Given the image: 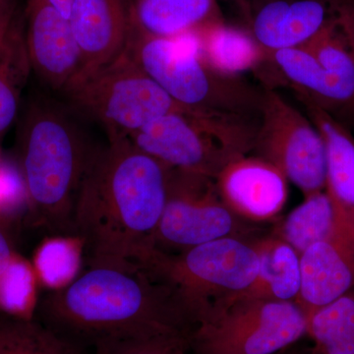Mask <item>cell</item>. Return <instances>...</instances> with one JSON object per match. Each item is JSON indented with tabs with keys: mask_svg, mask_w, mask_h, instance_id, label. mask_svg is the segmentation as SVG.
<instances>
[{
	"mask_svg": "<svg viewBox=\"0 0 354 354\" xmlns=\"http://www.w3.org/2000/svg\"><path fill=\"white\" fill-rule=\"evenodd\" d=\"M71 285L39 301L41 323L84 349L128 337L184 335L195 325L169 286L129 261L86 262Z\"/></svg>",
	"mask_w": 354,
	"mask_h": 354,
	"instance_id": "obj_1",
	"label": "cell"
},
{
	"mask_svg": "<svg viewBox=\"0 0 354 354\" xmlns=\"http://www.w3.org/2000/svg\"><path fill=\"white\" fill-rule=\"evenodd\" d=\"M171 169L127 138L92 150L73 216L74 234L85 242V263L131 261L155 246Z\"/></svg>",
	"mask_w": 354,
	"mask_h": 354,
	"instance_id": "obj_2",
	"label": "cell"
},
{
	"mask_svg": "<svg viewBox=\"0 0 354 354\" xmlns=\"http://www.w3.org/2000/svg\"><path fill=\"white\" fill-rule=\"evenodd\" d=\"M20 174L30 223L51 234H74V209L92 151L64 106L50 100L32 102L23 121Z\"/></svg>",
	"mask_w": 354,
	"mask_h": 354,
	"instance_id": "obj_3",
	"label": "cell"
},
{
	"mask_svg": "<svg viewBox=\"0 0 354 354\" xmlns=\"http://www.w3.org/2000/svg\"><path fill=\"white\" fill-rule=\"evenodd\" d=\"M125 50L184 109L243 116L260 111L263 92L211 68L200 53L195 32L158 38L133 31Z\"/></svg>",
	"mask_w": 354,
	"mask_h": 354,
	"instance_id": "obj_4",
	"label": "cell"
},
{
	"mask_svg": "<svg viewBox=\"0 0 354 354\" xmlns=\"http://www.w3.org/2000/svg\"><path fill=\"white\" fill-rule=\"evenodd\" d=\"M169 286L196 326L257 276V253L246 239L225 237L171 253L150 247L129 261ZM195 328V327H194Z\"/></svg>",
	"mask_w": 354,
	"mask_h": 354,
	"instance_id": "obj_5",
	"label": "cell"
},
{
	"mask_svg": "<svg viewBox=\"0 0 354 354\" xmlns=\"http://www.w3.org/2000/svg\"><path fill=\"white\" fill-rule=\"evenodd\" d=\"M248 116L183 109L127 139L169 169L216 178L225 165L253 151L257 127Z\"/></svg>",
	"mask_w": 354,
	"mask_h": 354,
	"instance_id": "obj_6",
	"label": "cell"
},
{
	"mask_svg": "<svg viewBox=\"0 0 354 354\" xmlns=\"http://www.w3.org/2000/svg\"><path fill=\"white\" fill-rule=\"evenodd\" d=\"M64 93L77 111L106 129L109 140L128 138L160 116L184 109L127 50L111 64L77 79Z\"/></svg>",
	"mask_w": 354,
	"mask_h": 354,
	"instance_id": "obj_7",
	"label": "cell"
},
{
	"mask_svg": "<svg viewBox=\"0 0 354 354\" xmlns=\"http://www.w3.org/2000/svg\"><path fill=\"white\" fill-rule=\"evenodd\" d=\"M307 334V318L295 301L235 300L212 309L195 326L196 354H278Z\"/></svg>",
	"mask_w": 354,
	"mask_h": 354,
	"instance_id": "obj_8",
	"label": "cell"
},
{
	"mask_svg": "<svg viewBox=\"0 0 354 354\" xmlns=\"http://www.w3.org/2000/svg\"><path fill=\"white\" fill-rule=\"evenodd\" d=\"M253 151L276 165L304 197L325 190L327 150L308 115L271 88L263 91Z\"/></svg>",
	"mask_w": 354,
	"mask_h": 354,
	"instance_id": "obj_9",
	"label": "cell"
},
{
	"mask_svg": "<svg viewBox=\"0 0 354 354\" xmlns=\"http://www.w3.org/2000/svg\"><path fill=\"white\" fill-rule=\"evenodd\" d=\"M251 227L225 206L215 179L171 169L167 202L156 230L155 247L187 250L207 242L245 239Z\"/></svg>",
	"mask_w": 354,
	"mask_h": 354,
	"instance_id": "obj_10",
	"label": "cell"
},
{
	"mask_svg": "<svg viewBox=\"0 0 354 354\" xmlns=\"http://www.w3.org/2000/svg\"><path fill=\"white\" fill-rule=\"evenodd\" d=\"M313 64L311 102L344 123L354 118V0H339L322 31L305 44Z\"/></svg>",
	"mask_w": 354,
	"mask_h": 354,
	"instance_id": "obj_11",
	"label": "cell"
},
{
	"mask_svg": "<svg viewBox=\"0 0 354 354\" xmlns=\"http://www.w3.org/2000/svg\"><path fill=\"white\" fill-rule=\"evenodd\" d=\"M300 269L301 288L297 304L307 319L354 290V225L341 211L328 239L300 254Z\"/></svg>",
	"mask_w": 354,
	"mask_h": 354,
	"instance_id": "obj_12",
	"label": "cell"
},
{
	"mask_svg": "<svg viewBox=\"0 0 354 354\" xmlns=\"http://www.w3.org/2000/svg\"><path fill=\"white\" fill-rule=\"evenodd\" d=\"M215 183L225 206L251 223L274 220L288 201V178L276 165L258 156L234 158L218 172Z\"/></svg>",
	"mask_w": 354,
	"mask_h": 354,
	"instance_id": "obj_13",
	"label": "cell"
},
{
	"mask_svg": "<svg viewBox=\"0 0 354 354\" xmlns=\"http://www.w3.org/2000/svg\"><path fill=\"white\" fill-rule=\"evenodd\" d=\"M68 20L82 57L77 80L127 50L134 30L132 0H74Z\"/></svg>",
	"mask_w": 354,
	"mask_h": 354,
	"instance_id": "obj_14",
	"label": "cell"
},
{
	"mask_svg": "<svg viewBox=\"0 0 354 354\" xmlns=\"http://www.w3.org/2000/svg\"><path fill=\"white\" fill-rule=\"evenodd\" d=\"M27 17L30 64L48 87L64 92L82 66L69 20L46 0H28Z\"/></svg>",
	"mask_w": 354,
	"mask_h": 354,
	"instance_id": "obj_15",
	"label": "cell"
},
{
	"mask_svg": "<svg viewBox=\"0 0 354 354\" xmlns=\"http://www.w3.org/2000/svg\"><path fill=\"white\" fill-rule=\"evenodd\" d=\"M339 0H260L249 10L248 31L271 57L304 46L322 31Z\"/></svg>",
	"mask_w": 354,
	"mask_h": 354,
	"instance_id": "obj_16",
	"label": "cell"
},
{
	"mask_svg": "<svg viewBox=\"0 0 354 354\" xmlns=\"http://www.w3.org/2000/svg\"><path fill=\"white\" fill-rule=\"evenodd\" d=\"M251 243L259 260L257 276L245 290L223 305L241 299L297 302L301 288L299 254L274 234Z\"/></svg>",
	"mask_w": 354,
	"mask_h": 354,
	"instance_id": "obj_17",
	"label": "cell"
},
{
	"mask_svg": "<svg viewBox=\"0 0 354 354\" xmlns=\"http://www.w3.org/2000/svg\"><path fill=\"white\" fill-rule=\"evenodd\" d=\"M195 32L202 57L221 75L241 78L247 72L262 73L265 67L272 65L271 57L247 29L221 20Z\"/></svg>",
	"mask_w": 354,
	"mask_h": 354,
	"instance_id": "obj_18",
	"label": "cell"
},
{
	"mask_svg": "<svg viewBox=\"0 0 354 354\" xmlns=\"http://www.w3.org/2000/svg\"><path fill=\"white\" fill-rule=\"evenodd\" d=\"M327 150L326 188L335 206L354 225V137L344 123L311 102L304 101Z\"/></svg>",
	"mask_w": 354,
	"mask_h": 354,
	"instance_id": "obj_19",
	"label": "cell"
},
{
	"mask_svg": "<svg viewBox=\"0 0 354 354\" xmlns=\"http://www.w3.org/2000/svg\"><path fill=\"white\" fill-rule=\"evenodd\" d=\"M134 31L176 38L223 20L218 0H132Z\"/></svg>",
	"mask_w": 354,
	"mask_h": 354,
	"instance_id": "obj_20",
	"label": "cell"
},
{
	"mask_svg": "<svg viewBox=\"0 0 354 354\" xmlns=\"http://www.w3.org/2000/svg\"><path fill=\"white\" fill-rule=\"evenodd\" d=\"M86 245L76 234H50L35 249L31 260L39 286L48 292L71 285L84 270Z\"/></svg>",
	"mask_w": 354,
	"mask_h": 354,
	"instance_id": "obj_21",
	"label": "cell"
},
{
	"mask_svg": "<svg viewBox=\"0 0 354 354\" xmlns=\"http://www.w3.org/2000/svg\"><path fill=\"white\" fill-rule=\"evenodd\" d=\"M339 211L327 191L304 197V201L292 209L274 232V235L302 254L316 242L332 234L339 220Z\"/></svg>",
	"mask_w": 354,
	"mask_h": 354,
	"instance_id": "obj_22",
	"label": "cell"
},
{
	"mask_svg": "<svg viewBox=\"0 0 354 354\" xmlns=\"http://www.w3.org/2000/svg\"><path fill=\"white\" fill-rule=\"evenodd\" d=\"M316 354H354V290L307 319Z\"/></svg>",
	"mask_w": 354,
	"mask_h": 354,
	"instance_id": "obj_23",
	"label": "cell"
},
{
	"mask_svg": "<svg viewBox=\"0 0 354 354\" xmlns=\"http://www.w3.org/2000/svg\"><path fill=\"white\" fill-rule=\"evenodd\" d=\"M0 354H86V349L35 319L0 314Z\"/></svg>",
	"mask_w": 354,
	"mask_h": 354,
	"instance_id": "obj_24",
	"label": "cell"
},
{
	"mask_svg": "<svg viewBox=\"0 0 354 354\" xmlns=\"http://www.w3.org/2000/svg\"><path fill=\"white\" fill-rule=\"evenodd\" d=\"M39 288L31 260L14 253L0 274V314L20 320H34L41 301Z\"/></svg>",
	"mask_w": 354,
	"mask_h": 354,
	"instance_id": "obj_25",
	"label": "cell"
},
{
	"mask_svg": "<svg viewBox=\"0 0 354 354\" xmlns=\"http://www.w3.org/2000/svg\"><path fill=\"white\" fill-rule=\"evenodd\" d=\"M189 349V337L158 335L100 342L93 354H187Z\"/></svg>",
	"mask_w": 354,
	"mask_h": 354,
	"instance_id": "obj_26",
	"label": "cell"
},
{
	"mask_svg": "<svg viewBox=\"0 0 354 354\" xmlns=\"http://www.w3.org/2000/svg\"><path fill=\"white\" fill-rule=\"evenodd\" d=\"M17 91L6 72L0 69V136L10 128L18 113Z\"/></svg>",
	"mask_w": 354,
	"mask_h": 354,
	"instance_id": "obj_27",
	"label": "cell"
},
{
	"mask_svg": "<svg viewBox=\"0 0 354 354\" xmlns=\"http://www.w3.org/2000/svg\"><path fill=\"white\" fill-rule=\"evenodd\" d=\"M10 17L8 0H0V55L6 50L9 29H10Z\"/></svg>",
	"mask_w": 354,
	"mask_h": 354,
	"instance_id": "obj_28",
	"label": "cell"
},
{
	"mask_svg": "<svg viewBox=\"0 0 354 354\" xmlns=\"http://www.w3.org/2000/svg\"><path fill=\"white\" fill-rule=\"evenodd\" d=\"M14 253H15V251L11 247L6 232L0 227V274L4 272L7 266L10 263Z\"/></svg>",
	"mask_w": 354,
	"mask_h": 354,
	"instance_id": "obj_29",
	"label": "cell"
},
{
	"mask_svg": "<svg viewBox=\"0 0 354 354\" xmlns=\"http://www.w3.org/2000/svg\"><path fill=\"white\" fill-rule=\"evenodd\" d=\"M46 1H48L50 6L55 7V9H57L65 18L68 19L70 9H71L72 3H73L74 0H46Z\"/></svg>",
	"mask_w": 354,
	"mask_h": 354,
	"instance_id": "obj_30",
	"label": "cell"
},
{
	"mask_svg": "<svg viewBox=\"0 0 354 354\" xmlns=\"http://www.w3.org/2000/svg\"><path fill=\"white\" fill-rule=\"evenodd\" d=\"M2 162V155H1V150H0V162Z\"/></svg>",
	"mask_w": 354,
	"mask_h": 354,
	"instance_id": "obj_31",
	"label": "cell"
}]
</instances>
